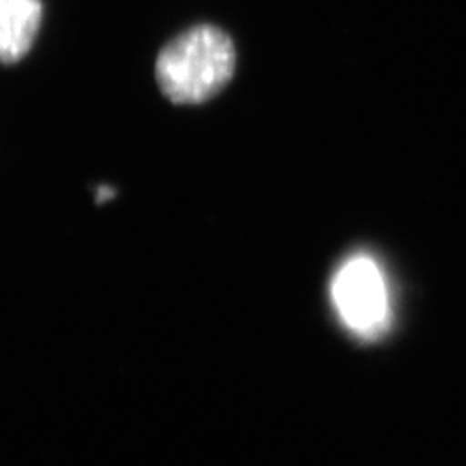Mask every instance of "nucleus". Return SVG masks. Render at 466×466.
Instances as JSON below:
<instances>
[{"mask_svg":"<svg viewBox=\"0 0 466 466\" xmlns=\"http://www.w3.org/2000/svg\"><path fill=\"white\" fill-rule=\"evenodd\" d=\"M237 52L232 38L213 25H198L177 35L159 52L156 80L175 104H200L232 80Z\"/></svg>","mask_w":466,"mask_h":466,"instance_id":"nucleus-1","label":"nucleus"},{"mask_svg":"<svg viewBox=\"0 0 466 466\" xmlns=\"http://www.w3.org/2000/svg\"><path fill=\"white\" fill-rule=\"evenodd\" d=\"M42 15V0H0V63H16L28 54Z\"/></svg>","mask_w":466,"mask_h":466,"instance_id":"nucleus-3","label":"nucleus"},{"mask_svg":"<svg viewBox=\"0 0 466 466\" xmlns=\"http://www.w3.org/2000/svg\"><path fill=\"white\" fill-rule=\"evenodd\" d=\"M115 190L113 188H107V187H100L99 194H97V200L99 202H104L106 199H111V198H115Z\"/></svg>","mask_w":466,"mask_h":466,"instance_id":"nucleus-4","label":"nucleus"},{"mask_svg":"<svg viewBox=\"0 0 466 466\" xmlns=\"http://www.w3.org/2000/svg\"><path fill=\"white\" fill-rule=\"evenodd\" d=\"M337 317L354 337L377 340L390 327V294L382 268L368 254H354L332 280Z\"/></svg>","mask_w":466,"mask_h":466,"instance_id":"nucleus-2","label":"nucleus"}]
</instances>
